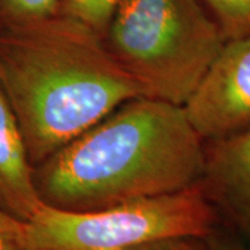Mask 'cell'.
<instances>
[{"instance_id":"1","label":"cell","mask_w":250,"mask_h":250,"mask_svg":"<svg viewBox=\"0 0 250 250\" xmlns=\"http://www.w3.org/2000/svg\"><path fill=\"white\" fill-rule=\"evenodd\" d=\"M205 167L185 108L141 96L36 164L34 184L43 205L90 211L199 185Z\"/></svg>"},{"instance_id":"2","label":"cell","mask_w":250,"mask_h":250,"mask_svg":"<svg viewBox=\"0 0 250 250\" xmlns=\"http://www.w3.org/2000/svg\"><path fill=\"white\" fill-rule=\"evenodd\" d=\"M0 85L34 167L125 102L143 96L103 36L62 14L0 29Z\"/></svg>"},{"instance_id":"3","label":"cell","mask_w":250,"mask_h":250,"mask_svg":"<svg viewBox=\"0 0 250 250\" xmlns=\"http://www.w3.org/2000/svg\"><path fill=\"white\" fill-rule=\"evenodd\" d=\"M103 39L143 98L182 107L227 42L200 0H121Z\"/></svg>"},{"instance_id":"4","label":"cell","mask_w":250,"mask_h":250,"mask_svg":"<svg viewBox=\"0 0 250 250\" xmlns=\"http://www.w3.org/2000/svg\"><path fill=\"white\" fill-rule=\"evenodd\" d=\"M218 211L200 185L90 210L42 207L21 223L22 250H126L172 236L207 238Z\"/></svg>"},{"instance_id":"5","label":"cell","mask_w":250,"mask_h":250,"mask_svg":"<svg viewBox=\"0 0 250 250\" xmlns=\"http://www.w3.org/2000/svg\"><path fill=\"white\" fill-rule=\"evenodd\" d=\"M184 108L205 142L249 128L250 35L225 42Z\"/></svg>"},{"instance_id":"6","label":"cell","mask_w":250,"mask_h":250,"mask_svg":"<svg viewBox=\"0 0 250 250\" xmlns=\"http://www.w3.org/2000/svg\"><path fill=\"white\" fill-rule=\"evenodd\" d=\"M199 185L215 210L250 242V126L207 142Z\"/></svg>"},{"instance_id":"7","label":"cell","mask_w":250,"mask_h":250,"mask_svg":"<svg viewBox=\"0 0 250 250\" xmlns=\"http://www.w3.org/2000/svg\"><path fill=\"white\" fill-rule=\"evenodd\" d=\"M42 205L17 117L0 85V207L28 221Z\"/></svg>"},{"instance_id":"8","label":"cell","mask_w":250,"mask_h":250,"mask_svg":"<svg viewBox=\"0 0 250 250\" xmlns=\"http://www.w3.org/2000/svg\"><path fill=\"white\" fill-rule=\"evenodd\" d=\"M62 0H0V29L35 24L56 16Z\"/></svg>"},{"instance_id":"9","label":"cell","mask_w":250,"mask_h":250,"mask_svg":"<svg viewBox=\"0 0 250 250\" xmlns=\"http://www.w3.org/2000/svg\"><path fill=\"white\" fill-rule=\"evenodd\" d=\"M227 41L250 35V0H200Z\"/></svg>"},{"instance_id":"10","label":"cell","mask_w":250,"mask_h":250,"mask_svg":"<svg viewBox=\"0 0 250 250\" xmlns=\"http://www.w3.org/2000/svg\"><path fill=\"white\" fill-rule=\"evenodd\" d=\"M121 0H62L57 14L74 18L103 36Z\"/></svg>"},{"instance_id":"11","label":"cell","mask_w":250,"mask_h":250,"mask_svg":"<svg viewBox=\"0 0 250 250\" xmlns=\"http://www.w3.org/2000/svg\"><path fill=\"white\" fill-rule=\"evenodd\" d=\"M126 250H208L206 238L200 236H172L142 243Z\"/></svg>"},{"instance_id":"12","label":"cell","mask_w":250,"mask_h":250,"mask_svg":"<svg viewBox=\"0 0 250 250\" xmlns=\"http://www.w3.org/2000/svg\"><path fill=\"white\" fill-rule=\"evenodd\" d=\"M21 223L0 207V250H22Z\"/></svg>"},{"instance_id":"13","label":"cell","mask_w":250,"mask_h":250,"mask_svg":"<svg viewBox=\"0 0 250 250\" xmlns=\"http://www.w3.org/2000/svg\"><path fill=\"white\" fill-rule=\"evenodd\" d=\"M206 241L208 245V250H250L245 248L241 242L233 241L228 236L217 233L215 231L210 236H207Z\"/></svg>"}]
</instances>
